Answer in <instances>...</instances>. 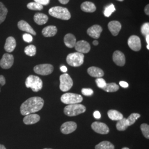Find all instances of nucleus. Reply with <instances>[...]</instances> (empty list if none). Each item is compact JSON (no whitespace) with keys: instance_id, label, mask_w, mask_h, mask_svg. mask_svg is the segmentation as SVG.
Here are the masks:
<instances>
[{"instance_id":"nucleus-1","label":"nucleus","mask_w":149,"mask_h":149,"mask_svg":"<svg viewBox=\"0 0 149 149\" xmlns=\"http://www.w3.org/2000/svg\"><path fill=\"white\" fill-rule=\"evenodd\" d=\"M44 104L43 98L39 97H33L28 98L22 104L20 111L22 115L27 116L40 111Z\"/></svg>"},{"instance_id":"nucleus-2","label":"nucleus","mask_w":149,"mask_h":149,"mask_svg":"<svg viewBox=\"0 0 149 149\" xmlns=\"http://www.w3.org/2000/svg\"><path fill=\"white\" fill-rule=\"evenodd\" d=\"M49 13L53 17L63 20H69L71 18V14L68 8L60 6L52 7L49 10Z\"/></svg>"},{"instance_id":"nucleus-3","label":"nucleus","mask_w":149,"mask_h":149,"mask_svg":"<svg viewBox=\"0 0 149 149\" xmlns=\"http://www.w3.org/2000/svg\"><path fill=\"white\" fill-rule=\"evenodd\" d=\"M26 86L31 88L33 91L37 92L43 87V81L40 77L34 75H29L26 80Z\"/></svg>"},{"instance_id":"nucleus-4","label":"nucleus","mask_w":149,"mask_h":149,"mask_svg":"<svg viewBox=\"0 0 149 149\" xmlns=\"http://www.w3.org/2000/svg\"><path fill=\"white\" fill-rule=\"evenodd\" d=\"M86 108L85 107L81 104H69L64 108V112L65 115L69 117H74L78 116L80 114L85 112Z\"/></svg>"},{"instance_id":"nucleus-5","label":"nucleus","mask_w":149,"mask_h":149,"mask_svg":"<svg viewBox=\"0 0 149 149\" xmlns=\"http://www.w3.org/2000/svg\"><path fill=\"white\" fill-rule=\"evenodd\" d=\"M84 54L79 52L69 54L66 57V62L71 66L79 67L84 64Z\"/></svg>"},{"instance_id":"nucleus-6","label":"nucleus","mask_w":149,"mask_h":149,"mask_svg":"<svg viewBox=\"0 0 149 149\" xmlns=\"http://www.w3.org/2000/svg\"><path fill=\"white\" fill-rule=\"evenodd\" d=\"M61 101L66 104H73L80 103L83 101V97L81 95L72 93H66L63 95L61 97Z\"/></svg>"},{"instance_id":"nucleus-7","label":"nucleus","mask_w":149,"mask_h":149,"mask_svg":"<svg viewBox=\"0 0 149 149\" xmlns=\"http://www.w3.org/2000/svg\"><path fill=\"white\" fill-rule=\"evenodd\" d=\"M60 89L63 92L69 91L73 86V81L68 74H64L60 76Z\"/></svg>"},{"instance_id":"nucleus-8","label":"nucleus","mask_w":149,"mask_h":149,"mask_svg":"<svg viewBox=\"0 0 149 149\" xmlns=\"http://www.w3.org/2000/svg\"><path fill=\"white\" fill-rule=\"evenodd\" d=\"M53 66L51 64H40L34 68V71L37 74L47 76L51 74L53 72Z\"/></svg>"},{"instance_id":"nucleus-9","label":"nucleus","mask_w":149,"mask_h":149,"mask_svg":"<svg viewBox=\"0 0 149 149\" xmlns=\"http://www.w3.org/2000/svg\"><path fill=\"white\" fill-rule=\"evenodd\" d=\"M14 63L13 55L10 54H3L0 60V66L3 69H10Z\"/></svg>"},{"instance_id":"nucleus-10","label":"nucleus","mask_w":149,"mask_h":149,"mask_svg":"<svg viewBox=\"0 0 149 149\" xmlns=\"http://www.w3.org/2000/svg\"><path fill=\"white\" fill-rule=\"evenodd\" d=\"M128 46L135 52H138L141 48V43L140 38L136 36H132L129 38Z\"/></svg>"},{"instance_id":"nucleus-11","label":"nucleus","mask_w":149,"mask_h":149,"mask_svg":"<svg viewBox=\"0 0 149 149\" xmlns=\"http://www.w3.org/2000/svg\"><path fill=\"white\" fill-rule=\"evenodd\" d=\"M92 129L97 133L107 134L109 132V129L105 123L95 122L91 125Z\"/></svg>"},{"instance_id":"nucleus-12","label":"nucleus","mask_w":149,"mask_h":149,"mask_svg":"<svg viewBox=\"0 0 149 149\" xmlns=\"http://www.w3.org/2000/svg\"><path fill=\"white\" fill-rule=\"evenodd\" d=\"M74 48L77 52L80 53H88L90 51L91 46L90 44L85 40H80L76 42Z\"/></svg>"},{"instance_id":"nucleus-13","label":"nucleus","mask_w":149,"mask_h":149,"mask_svg":"<svg viewBox=\"0 0 149 149\" xmlns=\"http://www.w3.org/2000/svg\"><path fill=\"white\" fill-rule=\"evenodd\" d=\"M77 129V124L74 122H67L64 123L61 126L60 130L64 134H69L74 132Z\"/></svg>"},{"instance_id":"nucleus-14","label":"nucleus","mask_w":149,"mask_h":149,"mask_svg":"<svg viewBox=\"0 0 149 149\" xmlns=\"http://www.w3.org/2000/svg\"><path fill=\"white\" fill-rule=\"evenodd\" d=\"M114 63L119 66H123L125 64V57L124 54L120 51L116 50L113 55Z\"/></svg>"},{"instance_id":"nucleus-15","label":"nucleus","mask_w":149,"mask_h":149,"mask_svg":"<svg viewBox=\"0 0 149 149\" xmlns=\"http://www.w3.org/2000/svg\"><path fill=\"white\" fill-rule=\"evenodd\" d=\"M103 29L99 25H93L90 27L88 29L87 33L89 36L94 39H98L101 34Z\"/></svg>"},{"instance_id":"nucleus-16","label":"nucleus","mask_w":149,"mask_h":149,"mask_svg":"<svg viewBox=\"0 0 149 149\" xmlns=\"http://www.w3.org/2000/svg\"><path fill=\"white\" fill-rule=\"evenodd\" d=\"M108 28L113 36H117L122 29V25L119 22L113 21L108 23Z\"/></svg>"},{"instance_id":"nucleus-17","label":"nucleus","mask_w":149,"mask_h":149,"mask_svg":"<svg viewBox=\"0 0 149 149\" xmlns=\"http://www.w3.org/2000/svg\"><path fill=\"white\" fill-rule=\"evenodd\" d=\"M18 28L21 30L22 31L26 32L28 33L36 36V32L34 31V29L32 28V27L27 23V22L23 20H21L18 23Z\"/></svg>"},{"instance_id":"nucleus-18","label":"nucleus","mask_w":149,"mask_h":149,"mask_svg":"<svg viewBox=\"0 0 149 149\" xmlns=\"http://www.w3.org/2000/svg\"><path fill=\"white\" fill-rule=\"evenodd\" d=\"M16 47V41L13 37L7 38L6 40L4 49L7 53H12Z\"/></svg>"},{"instance_id":"nucleus-19","label":"nucleus","mask_w":149,"mask_h":149,"mask_svg":"<svg viewBox=\"0 0 149 149\" xmlns=\"http://www.w3.org/2000/svg\"><path fill=\"white\" fill-rule=\"evenodd\" d=\"M40 119V116L37 114H30L23 118V123L26 125H31L38 122Z\"/></svg>"},{"instance_id":"nucleus-20","label":"nucleus","mask_w":149,"mask_h":149,"mask_svg":"<svg viewBox=\"0 0 149 149\" xmlns=\"http://www.w3.org/2000/svg\"><path fill=\"white\" fill-rule=\"evenodd\" d=\"M87 72L91 76L96 78L102 77L104 76L103 71L101 69L95 66H91L87 70Z\"/></svg>"},{"instance_id":"nucleus-21","label":"nucleus","mask_w":149,"mask_h":149,"mask_svg":"<svg viewBox=\"0 0 149 149\" xmlns=\"http://www.w3.org/2000/svg\"><path fill=\"white\" fill-rule=\"evenodd\" d=\"M58 32L57 28L54 26H49L42 30V34L45 37H52L56 35Z\"/></svg>"},{"instance_id":"nucleus-22","label":"nucleus","mask_w":149,"mask_h":149,"mask_svg":"<svg viewBox=\"0 0 149 149\" xmlns=\"http://www.w3.org/2000/svg\"><path fill=\"white\" fill-rule=\"evenodd\" d=\"M64 42L65 45L69 48L74 47L76 43V39L74 36L72 34H67L65 35L64 39Z\"/></svg>"},{"instance_id":"nucleus-23","label":"nucleus","mask_w":149,"mask_h":149,"mask_svg":"<svg viewBox=\"0 0 149 149\" xmlns=\"http://www.w3.org/2000/svg\"><path fill=\"white\" fill-rule=\"evenodd\" d=\"M34 22L38 25H43L47 23L48 17L42 13H37L34 16Z\"/></svg>"},{"instance_id":"nucleus-24","label":"nucleus","mask_w":149,"mask_h":149,"mask_svg":"<svg viewBox=\"0 0 149 149\" xmlns=\"http://www.w3.org/2000/svg\"><path fill=\"white\" fill-rule=\"evenodd\" d=\"M81 8L82 11L88 13L94 12L96 10V7L95 4L88 1L83 2L81 5Z\"/></svg>"},{"instance_id":"nucleus-25","label":"nucleus","mask_w":149,"mask_h":149,"mask_svg":"<svg viewBox=\"0 0 149 149\" xmlns=\"http://www.w3.org/2000/svg\"><path fill=\"white\" fill-rule=\"evenodd\" d=\"M108 116L112 120H119L123 118V115L116 110L111 109L108 111Z\"/></svg>"},{"instance_id":"nucleus-26","label":"nucleus","mask_w":149,"mask_h":149,"mask_svg":"<svg viewBox=\"0 0 149 149\" xmlns=\"http://www.w3.org/2000/svg\"><path fill=\"white\" fill-rule=\"evenodd\" d=\"M114 145L108 141H102L95 146V149H114Z\"/></svg>"},{"instance_id":"nucleus-27","label":"nucleus","mask_w":149,"mask_h":149,"mask_svg":"<svg viewBox=\"0 0 149 149\" xmlns=\"http://www.w3.org/2000/svg\"><path fill=\"white\" fill-rule=\"evenodd\" d=\"M129 127L127 119L123 118L122 119L118 121L116 124V128L119 131H124Z\"/></svg>"},{"instance_id":"nucleus-28","label":"nucleus","mask_w":149,"mask_h":149,"mask_svg":"<svg viewBox=\"0 0 149 149\" xmlns=\"http://www.w3.org/2000/svg\"><path fill=\"white\" fill-rule=\"evenodd\" d=\"M7 13V8L2 2H0V24L5 21Z\"/></svg>"},{"instance_id":"nucleus-29","label":"nucleus","mask_w":149,"mask_h":149,"mask_svg":"<svg viewBox=\"0 0 149 149\" xmlns=\"http://www.w3.org/2000/svg\"><path fill=\"white\" fill-rule=\"evenodd\" d=\"M119 89V86L116 83H108L107 84L105 87L103 89L107 92H114Z\"/></svg>"},{"instance_id":"nucleus-30","label":"nucleus","mask_w":149,"mask_h":149,"mask_svg":"<svg viewBox=\"0 0 149 149\" xmlns=\"http://www.w3.org/2000/svg\"><path fill=\"white\" fill-rule=\"evenodd\" d=\"M37 49L34 45H29L24 49V53L29 56H33L36 54Z\"/></svg>"},{"instance_id":"nucleus-31","label":"nucleus","mask_w":149,"mask_h":149,"mask_svg":"<svg viewBox=\"0 0 149 149\" xmlns=\"http://www.w3.org/2000/svg\"><path fill=\"white\" fill-rule=\"evenodd\" d=\"M27 8L34 11H41L43 8V6L37 2H30L27 5Z\"/></svg>"},{"instance_id":"nucleus-32","label":"nucleus","mask_w":149,"mask_h":149,"mask_svg":"<svg viewBox=\"0 0 149 149\" xmlns=\"http://www.w3.org/2000/svg\"><path fill=\"white\" fill-rule=\"evenodd\" d=\"M140 114L138 113H132L131 114L129 117L127 119V121L128 122V125L130 126L134 124V123L136 122V120L140 117Z\"/></svg>"},{"instance_id":"nucleus-33","label":"nucleus","mask_w":149,"mask_h":149,"mask_svg":"<svg viewBox=\"0 0 149 149\" xmlns=\"http://www.w3.org/2000/svg\"><path fill=\"white\" fill-rule=\"evenodd\" d=\"M142 133L146 138L149 139V125L147 124H142L140 126Z\"/></svg>"},{"instance_id":"nucleus-34","label":"nucleus","mask_w":149,"mask_h":149,"mask_svg":"<svg viewBox=\"0 0 149 149\" xmlns=\"http://www.w3.org/2000/svg\"><path fill=\"white\" fill-rule=\"evenodd\" d=\"M116 11V8L114 5L111 4L107 6L104 11V15L107 17H109L112 14L113 12Z\"/></svg>"},{"instance_id":"nucleus-35","label":"nucleus","mask_w":149,"mask_h":149,"mask_svg":"<svg viewBox=\"0 0 149 149\" xmlns=\"http://www.w3.org/2000/svg\"><path fill=\"white\" fill-rule=\"evenodd\" d=\"M96 83L97 86L101 89H103L105 87V86H106L107 84L106 81L102 77L97 78L96 79Z\"/></svg>"},{"instance_id":"nucleus-36","label":"nucleus","mask_w":149,"mask_h":149,"mask_svg":"<svg viewBox=\"0 0 149 149\" xmlns=\"http://www.w3.org/2000/svg\"><path fill=\"white\" fill-rule=\"evenodd\" d=\"M141 33H142L144 36H146L147 35H149V23H145L144 24L141 26Z\"/></svg>"},{"instance_id":"nucleus-37","label":"nucleus","mask_w":149,"mask_h":149,"mask_svg":"<svg viewBox=\"0 0 149 149\" xmlns=\"http://www.w3.org/2000/svg\"><path fill=\"white\" fill-rule=\"evenodd\" d=\"M82 93L86 96H90L93 94V91L91 88H82L81 91Z\"/></svg>"},{"instance_id":"nucleus-38","label":"nucleus","mask_w":149,"mask_h":149,"mask_svg":"<svg viewBox=\"0 0 149 149\" xmlns=\"http://www.w3.org/2000/svg\"><path fill=\"white\" fill-rule=\"evenodd\" d=\"M23 40L27 43H31L33 41V37L32 35L29 33H25L23 36Z\"/></svg>"},{"instance_id":"nucleus-39","label":"nucleus","mask_w":149,"mask_h":149,"mask_svg":"<svg viewBox=\"0 0 149 149\" xmlns=\"http://www.w3.org/2000/svg\"><path fill=\"white\" fill-rule=\"evenodd\" d=\"M35 2H37L42 5H48L50 2V0H34Z\"/></svg>"},{"instance_id":"nucleus-40","label":"nucleus","mask_w":149,"mask_h":149,"mask_svg":"<svg viewBox=\"0 0 149 149\" xmlns=\"http://www.w3.org/2000/svg\"><path fill=\"white\" fill-rule=\"evenodd\" d=\"M6 84L5 77L3 75H0V92L1 87Z\"/></svg>"},{"instance_id":"nucleus-41","label":"nucleus","mask_w":149,"mask_h":149,"mask_svg":"<svg viewBox=\"0 0 149 149\" xmlns=\"http://www.w3.org/2000/svg\"><path fill=\"white\" fill-rule=\"evenodd\" d=\"M93 117L95 118L96 119H100L101 117V113H100L99 111H96L93 113Z\"/></svg>"},{"instance_id":"nucleus-42","label":"nucleus","mask_w":149,"mask_h":149,"mask_svg":"<svg viewBox=\"0 0 149 149\" xmlns=\"http://www.w3.org/2000/svg\"><path fill=\"white\" fill-rule=\"evenodd\" d=\"M119 85L123 88H127L129 86L128 83L127 82H125V81H120L119 82Z\"/></svg>"},{"instance_id":"nucleus-43","label":"nucleus","mask_w":149,"mask_h":149,"mask_svg":"<svg viewBox=\"0 0 149 149\" xmlns=\"http://www.w3.org/2000/svg\"><path fill=\"white\" fill-rule=\"evenodd\" d=\"M145 12L146 13V15L149 16V5H147L145 6Z\"/></svg>"},{"instance_id":"nucleus-44","label":"nucleus","mask_w":149,"mask_h":149,"mask_svg":"<svg viewBox=\"0 0 149 149\" xmlns=\"http://www.w3.org/2000/svg\"><path fill=\"white\" fill-rule=\"evenodd\" d=\"M60 70L63 72H66L68 71V68L65 66H62L60 67Z\"/></svg>"},{"instance_id":"nucleus-45","label":"nucleus","mask_w":149,"mask_h":149,"mask_svg":"<svg viewBox=\"0 0 149 149\" xmlns=\"http://www.w3.org/2000/svg\"><path fill=\"white\" fill-rule=\"evenodd\" d=\"M70 0H59V2L63 5H66L69 3Z\"/></svg>"},{"instance_id":"nucleus-46","label":"nucleus","mask_w":149,"mask_h":149,"mask_svg":"<svg viewBox=\"0 0 149 149\" xmlns=\"http://www.w3.org/2000/svg\"><path fill=\"white\" fill-rule=\"evenodd\" d=\"M146 37V41L148 43V44H149V35H147Z\"/></svg>"},{"instance_id":"nucleus-47","label":"nucleus","mask_w":149,"mask_h":149,"mask_svg":"<svg viewBox=\"0 0 149 149\" xmlns=\"http://www.w3.org/2000/svg\"><path fill=\"white\" fill-rule=\"evenodd\" d=\"M98 44H99V43H98V42L97 41V40H94L93 42V44L94 45H98Z\"/></svg>"},{"instance_id":"nucleus-48","label":"nucleus","mask_w":149,"mask_h":149,"mask_svg":"<svg viewBox=\"0 0 149 149\" xmlns=\"http://www.w3.org/2000/svg\"><path fill=\"white\" fill-rule=\"evenodd\" d=\"M0 149H6V148L4 145L0 144Z\"/></svg>"},{"instance_id":"nucleus-49","label":"nucleus","mask_w":149,"mask_h":149,"mask_svg":"<svg viewBox=\"0 0 149 149\" xmlns=\"http://www.w3.org/2000/svg\"><path fill=\"white\" fill-rule=\"evenodd\" d=\"M146 48H147V49L149 50V44H148V45L146 46Z\"/></svg>"},{"instance_id":"nucleus-50","label":"nucleus","mask_w":149,"mask_h":149,"mask_svg":"<svg viewBox=\"0 0 149 149\" xmlns=\"http://www.w3.org/2000/svg\"><path fill=\"white\" fill-rule=\"evenodd\" d=\"M122 149H129L128 148H127V147H124V148H122Z\"/></svg>"},{"instance_id":"nucleus-51","label":"nucleus","mask_w":149,"mask_h":149,"mask_svg":"<svg viewBox=\"0 0 149 149\" xmlns=\"http://www.w3.org/2000/svg\"><path fill=\"white\" fill-rule=\"evenodd\" d=\"M117 1H123L124 0H117Z\"/></svg>"},{"instance_id":"nucleus-52","label":"nucleus","mask_w":149,"mask_h":149,"mask_svg":"<svg viewBox=\"0 0 149 149\" xmlns=\"http://www.w3.org/2000/svg\"><path fill=\"white\" fill-rule=\"evenodd\" d=\"M50 149V148H45V149Z\"/></svg>"}]
</instances>
